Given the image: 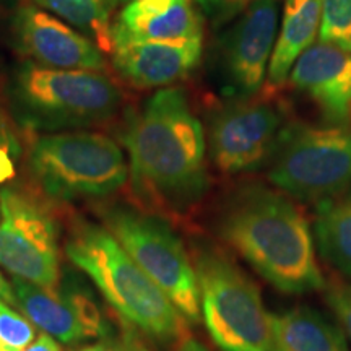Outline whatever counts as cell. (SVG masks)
Returning a JSON list of instances; mask_svg holds the SVG:
<instances>
[{"label": "cell", "instance_id": "6da1fadb", "mask_svg": "<svg viewBox=\"0 0 351 351\" xmlns=\"http://www.w3.org/2000/svg\"><path fill=\"white\" fill-rule=\"evenodd\" d=\"M132 194L145 212L181 215L207 194L205 134L181 88H165L127 119Z\"/></svg>", "mask_w": 351, "mask_h": 351}, {"label": "cell", "instance_id": "7a4b0ae2", "mask_svg": "<svg viewBox=\"0 0 351 351\" xmlns=\"http://www.w3.org/2000/svg\"><path fill=\"white\" fill-rule=\"evenodd\" d=\"M219 234L271 287L288 295L326 288L309 221L282 191L245 184L228 202Z\"/></svg>", "mask_w": 351, "mask_h": 351}, {"label": "cell", "instance_id": "3957f363", "mask_svg": "<svg viewBox=\"0 0 351 351\" xmlns=\"http://www.w3.org/2000/svg\"><path fill=\"white\" fill-rule=\"evenodd\" d=\"M65 254L93 280L129 326L160 343L184 339L187 333L184 315L108 228L90 221L75 223L65 243Z\"/></svg>", "mask_w": 351, "mask_h": 351}, {"label": "cell", "instance_id": "277c9868", "mask_svg": "<svg viewBox=\"0 0 351 351\" xmlns=\"http://www.w3.org/2000/svg\"><path fill=\"white\" fill-rule=\"evenodd\" d=\"M10 98L21 124L41 132L101 124L122 103L119 86L106 73L47 69L33 62L16 72Z\"/></svg>", "mask_w": 351, "mask_h": 351}, {"label": "cell", "instance_id": "5b68a950", "mask_svg": "<svg viewBox=\"0 0 351 351\" xmlns=\"http://www.w3.org/2000/svg\"><path fill=\"white\" fill-rule=\"evenodd\" d=\"M200 314L221 351H275L271 314L251 278L215 247L195 257Z\"/></svg>", "mask_w": 351, "mask_h": 351}, {"label": "cell", "instance_id": "8992f818", "mask_svg": "<svg viewBox=\"0 0 351 351\" xmlns=\"http://www.w3.org/2000/svg\"><path fill=\"white\" fill-rule=\"evenodd\" d=\"M29 169L44 194L57 200L106 197L129 176L119 145L96 132L41 135L29 152Z\"/></svg>", "mask_w": 351, "mask_h": 351}, {"label": "cell", "instance_id": "52a82bcc", "mask_svg": "<svg viewBox=\"0 0 351 351\" xmlns=\"http://www.w3.org/2000/svg\"><path fill=\"white\" fill-rule=\"evenodd\" d=\"M270 182L302 202H320L351 187V127L285 124L267 165Z\"/></svg>", "mask_w": 351, "mask_h": 351}, {"label": "cell", "instance_id": "ba28073f", "mask_svg": "<svg viewBox=\"0 0 351 351\" xmlns=\"http://www.w3.org/2000/svg\"><path fill=\"white\" fill-rule=\"evenodd\" d=\"M109 232L135 263L163 289L189 322L200 320V295L195 269L182 241L160 215L116 207L104 213Z\"/></svg>", "mask_w": 351, "mask_h": 351}, {"label": "cell", "instance_id": "9c48e42d", "mask_svg": "<svg viewBox=\"0 0 351 351\" xmlns=\"http://www.w3.org/2000/svg\"><path fill=\"white\" fill-rule=\"evenodd\" d=\"M0 267L39 287H59L56 219L36 197L12 187L0 191Z\"/></svg>", "mask_w": 351, "mask_h": 351}, {"label": "cell", "instance_id": "30bf717a", "mask_svg": "<svg viewBox=\"0 0 351 351\" xmlns=\"http://www.w3.org/2000/svg\"><path fill=\"white\" fill-rule=\"evenodd\" d=\"M278 19L280 0H254L219 36L217 72L228 98L247 99L258 93L269 72Z\"/></svg>", "mask_w": 351, "mask_h": 351}, {"label": "cell", "instance_id": "8fae6325", "mask_svg": "<svg viewBox=\"0 0 351 351\" xmlns=\"http://www.w3.org/2000/svg\"><path fill=\"white\" fill-rule=\"evenodd\" d=\"M283 125V111L274 99H232L215 112L210 124L215 166L225 174L265 168Z\"/></svg>", "mask_w": 351, "mask_h": 351}, {"label": "cell", "instance_id": "7c38bea8", "mask_svg": "<svg viewBox=\"0 0 351 351\" xmlns=\"http://www.w3.org/2000/svg\"><path fill=\"white\" fill-rule=\"evenodd\" d=\"M13 43L20 54L41 67L106 72L108 64L93 39L51 13L23 3L13 16Z\"/></svg>", "mask_w": 351, "mask_h": 351}, {"label": "cell", "instance_id": "4fadbf2b", "mask_svg": "<svg viewBox=\"0 0 351 351\" xmlns=\"http://www.w3.org/2000/svg\"><path fill=\"white\" fill-rule=\"evenodd\" d=\"M288 78L317 104L330 124L350 125L351 52L319 41L302 52Z\"/></svg>", "mask_w": 351, "mask_h": 351}, {"label": "cell", "instance_id": "5bb4252c", "mask_svg": "<svg viewBox=\"0 0 351 351\" xmlns=\"http://www.w3.org/2000/svg\"><path fill=\"white\" fill-rule=\"evenodd\" d=\"M111 34L112 46L187 43L204 39V23L194 0H130L112 23Z\"/></svg>", "mask_w": 351, "mask_h": 351}, {"label": "cell", "instance_id": "9a60e30c", "mask_svg": "<svg viewBox=\"0 0 351 351\" xmlns=\"http://www.w3.org/2000/svg\"><path fill=\"white\" fill-rule=\"evenodd\" d=\"M112 67L135 88H161L181 80L199 64L202 39L187 43L114 44Z\"/></svg>", "mask_w": 351, "mask_h": 351}, {"label": "cell", "instance_id": "2e32d148", "mask_svg": "<svg viewBox=\"0 0 351 351\" xmlns=\"http://www.w3.org/2000/svg\"><path fill=\"white\" fill-rule=\"evenodd\" d=\"M322 20V0H285L283 16L267 72L269 86H282L300 56L313 46Z\"/></svg>", "mask_w": 351, "mask_h": 351}, {"label": "cell", "instance_id": "e0dca14e", "mask_svg": "<svg viewBox=\"0 0 351 351\" xmlns=\"http://www.w3.org/2000/svg\"><path fill=\"white\" fill-rule=\"evenodd\" d=\"M12 288L16 306L23 311L26 319L44 333L65 345H75L86 340L75 313L60 296L59 289L39 287L19 276H13Z\"/></svg>", "mask_w": 351, "mask_h": 351}, {"label": "cell", "instance_id": "ac0fdd59", "mask_svg": "<svg viewBox=\"0 0 351 351\" xmlns=\"http://www.w3.org/2000/svg\"><path fill=\"white\" fill-rule=\"evenodd\" d=\"M271 324L275 351H350L343 332L313 307L271 314Z\"/></svg>", "mask_w": 351, "mask_h": 351}, {"label": "cell", "instance_id": "d6986e66", "mask_svg": "<svg viewBox=\"0 0 351 351\" xmlns=\"http://www.w3.org/2000/svg\"><path fill=\"white\" fill-rule=\"evenodd\" d=\"M314 241L324 261L351 278V187L317 204Z\"/></svg>", "mask_w": 351, "mask_h": 351}, {"label": "cell", "instance_id": "ffe728a7", "mask_svg": "<svg viewBox=\"0 0 351 351\" xmlns=\"http://www.w3.org/2000/svg\"><path fill=\"white\" fill-rule=\"evenodd\" d=\"M39 7L54 12L86 38H91L103 52L112 49L111 15L119 0H33Z\"/></svg>", "mask_w": 351, "mask_h": 351}, {"label": "cell", "instance_id": "44dd1931", "mask_svg": "<svg viewBox=\"0 0 351 351\" xmlns=\"http://www.w3.org/2000/svg\"><path fill=\"white\" fill-rule=\"evenodd\" d=\"M57 289L75 313L86 339H108V337H111L112 327L109 326L99 304L85 283H82L77 276L67 275Z\"/></svg>", "mask_w": 351, "mask_h": 351}, {"label": "cell", "instance_id": "7402d4cb", "mask_svg": "<svg viewBox=\"0 0 351 351\" xmlns=\"http://www.w3.org/2000/svg\"><path fill=\"white\" fill-rule=\"evenodd\" d=\"M319 39L351 52V0H322Z\"/></svg>", "mask_w": 351, "mask_h": 351}, {"label": "cell", "instance_id": "603a6c76", "mask_svg": "<svg viewBox=\"0 0 351 351\" xmlns=\"http://www.w3.org/2000/svg\"><path fill=\"white\" fill-rule=\"evenodd\" d=\"M34 339L33 324L0 301V341L10 351H23Z\"/></svg>", "mask_w": 351, "mask_h": 351}, {"label": "cell", "instance_id": "cb8c5ba5", "mask_svg": "<svg viewBox=\"0 0 351 351\" xmlns=\"http://www.w3.org/2000/svg\"><path fill=\"white\" fill-rule=\"evenodd\" d=\"M326 300L339 317L341 327L351 339V283L332 282L326 285Z\"/></svg>", "mask_w": 351, "mask_h": 351}, {"label": "cell", "instance_id": "d4e9b609", "mask_svg": "<svg viewBox=\"0 0 351 351\" xmlns=\"http://www.w3.org/2000/svg\"><path fill=\"white\" fill-rule=\"evenodd\" d=\"M254 0H194L200 12L215 25H225L238 16Z\"/></svg>", "mask_w": 351, "mask_h": 351}, {"label": "cell", "instance_id": "484cf974", "mask_svg": "<svg viewBox=\"0 0 351 351\" xmlns=\"http://www.w3.org/2000/svg\"><path fill=\"white\" fill-rule=\"evenodd\" d=\"M75 351H150L143 343H140L137 339H112V337H108V339H103V341H98V343L83 346V348H78Z\"/></svg>", "mask_w": 351, "mask_h": 351}, {"label": "cell", "instance_id": "4316f807", "mask_svg": "<svg viewBox=\"0 0 351 351\" xmlns=\"http://www.w3.org/2000/svg\"><path fill=\"white\" fill-rule=\"evenodd\" d=\"M16 153L7 145H0V184L12 181L15 178V156Z\"/></svg>", "mask_w": 351, "mask_h": 351}, {"label": "cell", "instance_id": "83f0119b", "mask_svg": "<svg viewBox=\"0 0 351 351\" xmlns=\"http://www.w3.org/2000/svg\"><path fill=\"white\" fill-rule=\"evenodd\" d=\"M0 145H7L15 152H20L19 142H16L15 134H13L12 122L8 119L5 109H3L2 101H0Z\"/></svg>", "mask_w": 351, "mask_h": 351}, {"label": "cell", "instance_id": "f1b7e54d", "mask_svg": "<svg viewBox=\"0 0 351 351\" xmlns=\"http://www.w3.org/2000/svg\"><path fill=\"white\" fill-rule=\"evenodd\" d=\"M23 351H62V350H60V346L56 341V339H52L51 335L41 332Z\"/></svg>", "mask_w": 351, "mask_h": 351}, {"label": "cell", "instance_id": "f546056e", "mask_svg": "<svg viewBox=\"0 0 351 351\" xmlns=\"http://www.w3.org/2000/svg\"><path fill=\"white\" fill-rule=\"evenodd\" d=\"M0 301L7 302V304H16L15 293H13L12 285L3 278L2 274H0Z\"/></svg>", "mask_w": 351, "mask_h": 351}, {"label": "cell", "instance_id": "4dcf8cb0", "mask_svg": "<svg viewBox=\"0 0 351 351\" xmlns=\"http://www.w3.org/2000/svg\"><path fill=\"white\" fill-rule=\"evenodd\" d=\"M179 351H208V350L205 348V346L202 345L200 341H197V340H186L181 345V348H179Z\"/></svg>", "mask_w": 351, "mask_h": 351}, {"label": "cell", "instance_id": "1f68e13d", "mask_svg": "<svg viewBox=\"0 0 351 351\" xmlns=\"http://www.w3.org/2000/svg\"><path fill=\"white\" fill-rule=\"evenodd\" d=\"M0 351H10V350H8V348H7V346H5V345H3V343H2V341H0Z\"/></svg>", "mask_w": 351, "mask_h": 351}, {"label": "cell", "instance_id": "d6a6232c", "mask_svg": "<svg viewBox=\"0 0 351 351\" xmlns=\"http://www.w3.org/2000/svg\"><path fill=\"white\" fill-rule=\"evenodd\" d=\"M121 2H125V3H127V2H130V0H119V3H121Z\"/></svg>", "mask_w": 351, "mask_h": 351}]
</instances>
